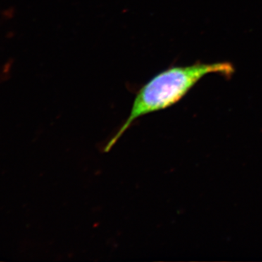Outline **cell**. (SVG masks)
Listing matches in <instances>:
<instances>
[{"label":"cell","mask_w":262,"mask_h":262,"mask_svg":"<svg viewBox=\"0 0 262 262\" xmlns=\"http://www.w3.org/2000/svg\"><path fill=\"white\" fill-rule=\"evenodd\" d=\"M234 72L232 63L217 62L170 67L157 74L139 90L128 117L108 141L104 151H110L138 119L173 106L206 75L220 74L227 77Z\"/></svg>","instance_id":"6da1fadb"}]
</instances>
